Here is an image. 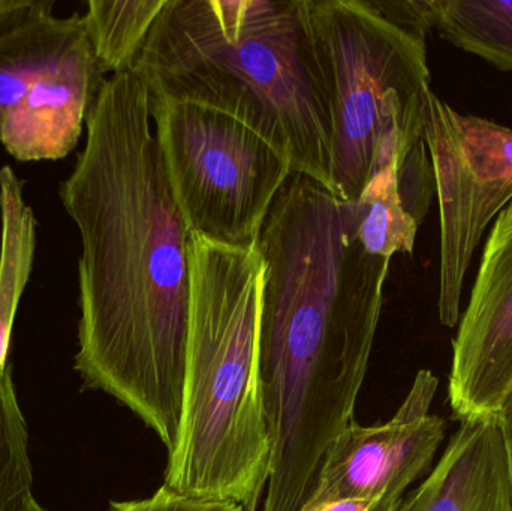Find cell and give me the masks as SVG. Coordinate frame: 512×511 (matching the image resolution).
Masks as SVG:
<instances>
[{
	"mask_svg": "<svg viewBox=\"0 0 512 511\" xmlns=\"http://www.w3.org/2000/svg\"><path fill=\"white\" fill-rule=\"evenodd\" d=\"M59 198L81 245L75 371L84 389L113 396L171 453L182 420L191 234L134 71L102 84Z\"/></svg>",
	"mask_w": 512,
	"mask_h": 511,
	"instance_id": "6da1fadb",
	"label": "cell"
},
{
	"mask_svg": "<svg viewBox=\"0 0 512 511\" xmlns=\"http://www.w3.org/2000/svg\"><path fill=\"white\" fill-rule=\"evenodd\" d=\"M256 249L271 468L259 511H298L331 441L354 420L378 330L388 258L358 242L327 186L292 171Z\"/></svg>",
	"mask_w": 512,
	"mask_h": 511,
	"instance_id": "7a4b0ae2",
	"label": "cell"
},
{
	"mask_svg": "<svg viewBox=\"0 0 512 511\" xmlns=\"http://www.w3.org/2000/svg\"><path fill=\"white\" fill-rule=\"evenodd\" d=\"M132 71L150 95L245 123L330 189V111L306 0H167Z\"/></svg>",
	"mask_w": 512,
	"mask_h": 511,
	"instance_id": "3957f363",
	"label": "cell"
},
{
	"mask_svg": "<svg viewBox=\"0 0 512 511\" xmlns=\"http://www.w3.org/2000/svg\"><path fill=\"white\" fill-rule=\"evenodd\" d=\"M189 266L182 420L164 486L259 511L271 468L259 351L264 263L256 246L191 234Z\"/></svg>",
	"mask_w": 512,
	"mask_h": 511,
	"instance_id": "277c9868",
	"label": "cell"
},
{
	"mask_svg": "<svg viewBox=\"0 0 512 511\" xmlns=\"http://www.w3.org/2000/svg\"><path fill=\"white\" fill-rule=\"evenodd\" d=\"M331 123L330 189L360 197L372 177L423 138L426 41L369 0H306Z\"/></svg>",
	"mask_w": 512,
	"mask_h": 511,
	"instance_id": "5b68a950",
	"label": "cell"
},
{
	"mask_svg": "<svg viewBox=\"0 0 512 511\" xmlns=\"http://www.w3.org/2000/svg\"><path fill=\"white\" fill-rule=\"evenodd\" d=\"M149 110L189 234L219 245L256 246L292 173L288 156L245 123L204 105L149 93Z\"/></svg>",
	"mask_w": 512,
	"mask_h": 511,
	"instance_id": "8992f818",
	"label": "cell"
},
{
	"mask_svg": "<svg viewBox=\"0 0 512 511\" xmlns=\"http://www.w3.org/2000/svg\"><path fill=\"white\" fill-rule=\"evenodd\" d=\"M423 138L441 215L439 320L456 327L475 249L490 221L512 201V129L459 113L430 90Z\"/></svg>",
	"mask_w": 512,
	"mask_h": 511,
	"instance_id": "52a82bcc",
	"label": "cell"
},
{
	"mask_svg": "<svg viewBox=\"0 0 512 511\" xmlns=\"http://www.w3.org/2000/svg\"><path fill=\"white\" fill-rule=\"evenodd\" d=\"M438 386L436 375L421 369L388 422L363 426L352 420L328 446L300 510L340 500L373 501L375 511L396 507L430 470L444 441L447 422L430 414Z\"/></svg>",
	"mask_w": 512,
	"mask_h": 511,
	"instance_id": "ba28073f",
	"label": "cell"
},
{
	"mask_svg": "<svg viewBox=\"0 0 512 511\" xmlns=\"http://www.w3.org/2000/svg\"><path fill=\"white\" fill-rule=\"evenodd\" d=\"M512 387V201L484 246L453 341L448 402L460 423L496 416Z\"/></svg>",
	"mask_w": 512,
	"mask_h": 511,
	"instance_id": "9c48e42d",
	"label": "cell"
},
{
	"mask_svg": "<svg viewBox=\"0 0 512 511\" xmlns=\"http://www.w3.org/2000/svg\"><path fill=\"white\" fill-rule=\"evenodd\" d=\"M105 80L83 32L3 120L0 146L18 162L65 159L80 143Z\"/></svg>",
	"mask_w": 512,
	"mask_h": 511,
	"instance_id": "30bf717a",
	"label": "cell"
},
{
	"mask_svg": "<svg viewBox=\"0 0 512 511\" xmlns=\"http://www.w3.org/2000/svg\"><path fill=\"white\" fill-rule=\"evenodd\" d=\"M408 501L409 511H512L498 416L460 423L441 461Z\"/></svg>",
	"mask_w": 512,
	"mask_h": 511,
	"instance_id": "8fae6325",
	"label": "cell"
},
{
	"mask_svg": "<svg viewBox=\"0 0 512 511\" xmlns=\"http://www.w3.org/2000/svg\"><path fill=\"white\" fill-rule=\"evenodd\" d=\"M53 0H27L0 17V128L38 78L83 35L81 15L59 17Z\"/></svg>",
	"mask_w": 512,
	"mask_h": 511,
	"instance_id": "7c38bea8",
	"label": "cell"
},
{
	"mask_svg": "<svg viewBox=\"0 0 512 511\" xmlns=\"http://www.w3.org/2000/svg\"><path fill=\"white\" fill-rule=\"evenodd\" d=\"M36 216L24 198V182L9 165L0 168V372L8 368L12 327L32 275Z\"/></svg>",
	"mask_w": 512,
	"mask_h": 511,
	"instance_id": "4fadbf2b",
	"label": "cell"
},
{
	"mask_svg": "<svg viewBox=\"0 0 512 511\" xmlns=\"http://www.w3.org/2000/svg\"><path fill=\"white\" fill-rule=\"evenodd\" d=\"M167 0H89L84 33L104 74L132 71Z\"/></svg>",
	"mask_w": 512,
	"mask_h": 511,
	"instance_id": "5bb4252c",
	"label": "cell"
},
{
	"mask_svg": "<svg viewBox=\"0 0 512 511\" xmlns=\"http://www.w3.org/2000/svg\"><path fill=\"white\" fill-rule=\"evenodd\" d=\"M391 161L375 174L360 197L345 201L358 242L369 254L391 260L394 254H412L418 224L403 204L397 182V165Z\"/></svg>",
	"mask_w": 512,
	"mask_h": 511,
	"instance_id": "9a60e30c",
	"label": "cell"
},
{
	"mask_svg": "<svg viewBox=\"0 0 512 511\" xmlns=\"http://www.w3.org/2000/svg\"><path fill=\"white\" fill-rule=\"evenodd\" d=\"M436 29L456 47L512 71V2L438 0Z\"/></svg>",
	"mask_w": 512,
	"mask_h": 511,
	"instance_id": "2e32d148",
	"label": "cell"
},
{
	"mask_svg": "<svg viewBox=\"0 0 512 511\" xmlns=\"http://www.w3.org/2000/svg\"><path fill=\"white\" fill-rule=\"evenodd\" d=\"M29 434L11 366L0 372V511H20L33 498Z\"/></svg>",
	"mask_w": 512,
	"mask_h": 511,
	"instance_id": "e0dca14e",
	"label": "cell"
},
{
	"mask_svg": "<svg viewBox=\"0 0 512 511\" xmlns=\"http://www.w3.org/2000/svg\"><path fill=\"white\" fill-rule=\"evenodd\" d=\"M369 3L382 17L423 41L430 30L436 29L438 0H369Z\"/></svg>",
	"mask_w": 512,
	"mask_h": 511,
	"instance_id": "ac0fdd59",
	"label": "cell"
},
{
	"mask_svg": "<svg viewBox=\"0 0 512 511\" xmlns=\"http://www.w3.org/2000/svg\"><path fill=\"white\" fill-rule=\"evenodd\" d=\"M108 511H245L230 501L200 500L176 494L164 485L149 498L111 501Z\"/></svg>",
	"mask_w": 512,
	"mask_h": 511,
	"instance_id": "d6986e66",
	"label": "cell"
},
{
	"mask_svg": "<svg viewBox=\"0 0 512 511\" xmlns=\"http://www.w3.org/2000/svg\"><path fill=\"white\" fill-rule=\"evenodd\" d=\"M496 416H498L499 429H501L502 440H504L512 485V387L508 390L505 398L502 399L501 407H499Z\"/></svg>",
	"mask_w": 512,
	"mask_h": 511,
	"instance_id": "ffe728a7",
	"label": "cell"
},
{
	"mask_svg": "<svg viewBox=\"0 0 512 511\" xmlns=\"http://www.w3.org/2000/svg\"><path fill=\"white\" fill-rule=\"evenodd\" d=\"M376 503L366 500H340L333 503L322 504L310 510L298 511H375Z\"/></svg>",
	"mask_w": 512,
	"mask_h": 511,
	"instance_id": "44dd1931",
	"label": "cell"
},
{
	"mask_svg": "<svg viewBox=\"0 0 512 511\" xmlns=\"http://www.w3.org/2000/svg\"><path fill=\"white\" fill-rule=\"evenodd\" d=\"M27 0H0V17L17 11L21 6L26 5Z\"/></svg>",
	"mask_w": 512,
	"mask_h": 511,
	"instance_id": "7402d4cb",
	"label": "cell"
},
{
	"mask_svg": "<svg viewBox=\"0 0 512 511\" xmlns=\"http://www.w3.org/2000/svg\"><path fill=\"white\" fill-rule=\"evenodd\" d=\"M20 511H45L42 509L41 506H39L38 501L35 500V497L30 498L29 501H27L26 504H24L23 509Z\"/></svg>",
	"mask_w": 512,
	"mask_h": 511,
	"instance_id": "603a6c76",
	"label": "cell"
},
{
	"mask_svg": "<svg viewBox=\"0 0 512 511\" xmlns=\"http://www.w3.org/2000/svg\"><path fill=\"white\" fill-rule=\"evenodd\" d=\"M390 511H409V501L408 497L403 498L396 507H393Z\"/></svg>",
	"mask_w": 512,
	"mask_h": 511,
	"instance_id": "cb8c5ba5",
	"label": "cell"
}]
</instances>
